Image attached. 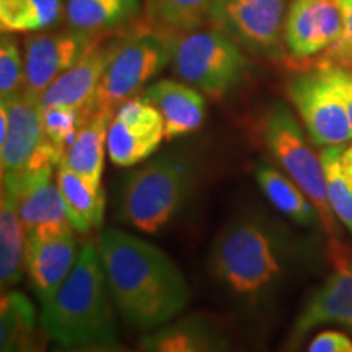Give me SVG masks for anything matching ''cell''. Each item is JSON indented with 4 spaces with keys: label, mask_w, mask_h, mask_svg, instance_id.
Instances as JSON below:
<instances>
[{
    "label": "cell",
    "mask_w": 352,
    "mask_h": 352,
    "mask_svg": "<svg viewBox=\"0 0 352 352\" xmlns=\"http://www.w3.org/2000/svg\"><path fill=\"white\" fill-rule=\"evenodd\" d=\"M98 253L114 308L131 328L148 333L186 310L189 285L164 250L109 227L101 232Z\"/></svg>",
    "instance_id": "obj_1"
},
{
    "label": "cell",
    "mask_w": 352,
    "mask_h": 352,
    "mask_svg": "<svg viewBox=\"0 0 352 352\" xmlns=\"http://www.w3.org/2000/svg\"><path fill=\"white\" fill-rule=\"evenodd\" d=\"M290 236L263 210L235 214L215 235L208 267L228 297L248 310L270 302L292 264Z\"/></svg>",
    "instance_id": "obj_2"
},
{
    "label": "cell",
    "mask_w": 352,
    "mask_h": 352,
    "mask_svg": "<svg viewBox=\"0 0 352 352\" xmlns=\"http://www.w3.org/2000/svg\"><path fill=\"white\" fill-rule=\"evenodd\" d=\"M114 310L98 245L87 241L54 298L41 307V328L60 347L116 342Z\"/></svg>",
    "instance_id": "obj_3"
},
{
    "label": "cell",
    "mask_w": 352,
    "mask_h": 352,
    "mask_svg": "<svg viewBox=\"0 0 352 352\" xmlns=\"http://www.w3.org/2000/svg\"><path fill=\"white\" fill-rule=\"evenodd\" d=\"M199 182L195 158L164 153L127 171L116 188L114 215L121 223L153 235L173 222Z\"/></svg>",
    "instance_id": "obj_4"
},
{
    "label": "cell",
    "mask_w": 352,
    "mask_h": 352,
    "mask_svg": "<svg viewBox=\"0 0 352 352\" xmlns=\"http://www.w3.org/2000/svg\"><path fill=\"white\" fill-rule=\"evenodd\" d=\"M263 139L276 164L314 202L321 226L336 245L338 217L329 204L321 155H316L310 147L305 132L287 104H272L263 124Z\"/></svg>",
    "instance_id": "obj_5"
},
{
    "label": "cell",
    "mask_w": 352,
    "mask_h": 352,
    "mask_svg": "<svg viewBox=\"0 0 352 352\" xmlns=\"http://www.w3.org/2000/svg\"><path fill=\"white\" fill-rule=\"evenodd\" d=\"M175 74L210 96H223L243 82L248 60L235 39L222 30H201L173 36Z\"/></svg>",
    "instance_id": "obj_6"
},
{
    "label": "cell",
    "mask_w": 352,
    "mask_h": 352,
    "mask_svg": "<svg viewBox=\"0 0 352 352\" xmlns=\"http://www.w3.org/2000/svg\"><path fill=\"white\" fill-rule=\"evenodd\" d=\"M173 57V36L162 32L127 36L101 78L98 90L87 109V121L95 113H116L157 77Z\"/></svg>",
    "instance_id": "obj_7"
},
{
    "label": "cell",
    "mask_w": 352,
    "mask_h": 352,
    "mask_svg": "<svg viewBox=\"0 0 352 352\" xmlns=\"http://www.w3.org/2000/svg\"><path fill=\"white\" fill-rule=\"evenodd\" d=\"M287 95L311 142L331 147L352 140V127L336 67L315 69L294 76Z\"/></svg>",
    "instance_id": "obj_8"
},
{
    "label": "cell",
    "mask_w": 352,
    "mask_h": 352,
    "mask_svg": "<svg viewBox=\"0 0 352 352\" xmlns=\"http://www.w3.org/2000/svg\"><path fill=\"white\" fill-rule=\"evenodd\" d=\"M284 16L285 0H219L210 19L250 51L279 57Z\"/></svg>",
    "instance_id": "obj_9"
},
{
    "label": "cell",
    "mask_w": 352,
    "mask_h": 352,
    "mask_svg": "<svg viewBox=\"0 0 352 352\" xmlns=\"http://www.w3.org/2000/svg\"><path fill=\"white\" fill-rule=\"evenodd\" d=\"M165 139L164 118L145 96L124 101L108 129V157L116 166L131 168L147 162Z\"/></svg>",
    "instance_id": "obj_10"
},
{
    "label": "cell",
    "mask_w": 352,
    "mask_h": 352,
    "mask_svg": "<svg viewBox=\"0 0 352 352\" xmlns=\"http://www.w3.org/2000/svg\"><path fill=\"white\" fill-rule=\"evenodd\" d=\"M100 38L101 33L76 28L26 38L23 91L41 98L47 87L94 50Z\"/></svg>",
    "instance_id": "obj_11"
},
{
    "label": "cell",
    "mask_w": 352,
    "mask_h": 352,
    "mask_svg": "<svg viewBox=\"0 0 352 352\" xmlns=\"http://www.w3.org/2000/svg\"><path fill=\"white\" fill-rule=\"evenodd\" d=\"M56 170L57 166L26 170L16 179H2V183H7L15 192L26 239L52 236L74 230L57 179H54Z\"/></svg>",
    "instance_id": "obj_12"
},
{
    "label": "cell",
    "mask_w": 352,
    "mask_h": 352,
    "mask_svg": "<svg viewBox=\"0 0 352 352\" xmlns=\"http://www.w3.org/2000/svg\"><path fill=\"white\" fill-rule=\"evenodd\" d=\"M342 13L336 0H292L284 21L289 56L307 60L323 54L341 36Z\"/></svg>",
    "instance_id": "obj_13"
},
{
    "label": "cell",
    "mask_w": 352,
    "mask_h": 352,
    "mask_svg": "<svg viewBox=\"0 0 352 352\" xmlns=\"http://www.w3.org/2000/svg\"><path fill=\"white\" fill-rule=\"evenodd\" d=\"M8 113L7 135L0 140L2 179H16L28 168L30 162L46 135L43 129L41 98L21 90L2 100Z\"/></svg>",
    "instance_id": "obj_14"
},
{
    "label": "cell",
    "mask_w": 352,
    "mask_h": 352,
    "mask_svg": "<svg viewBox=\"0 0 352 352\" xmlns=\"http://www.w3.org/2000/svg\"><path fill=\"white\" fill-rule=\"evenodd\" d=\"M127 36H116L96 44L78 63L57 77L41 96L43 107H69L80 109L87 122V109L111 60Z\"/></svg>",
    "instance_id": "obj_15"
},
{
    "label": "cell",
    "mask_w": 352,
    "mask_h": 352,
    "mask_svg": "<svg viewBox=\"0 0 352 352\" xmlns=\"http://www.w3.org/2000/svg\"><path fill=\"white\" fill-rule=\"evenodd\" d=\"M323 324L352 329V261L341 263L308 297L290 329L289 346L297 347L308 333Z\"/></svg>",
    "instance_id": "obj_16"
},
{
    "label": "cell",
    "mask_w": 352,
    "mask_h": 352,
    "mask_svg": "<svg viewBox=\"0 0 352 352\" xmlns=\"http://www.w3.org/2000/svg\"><path fill=\"white\" fill-rule=\"evenodd\" d=\"M78 248L74 230L52 236L26 239L25 267L41 307L47 305L77 261Z\"/></svg>",
    "instance_id": "obj_17"
},
{
    "label": "cell",
    "mask_w": 352,
    "mask_h": 352,
    "mask_svg": "<svg viewBox=\"0 0 352 352\" xmlns=\"http://www.w3.org/2000/svg\"><path fill=\"white\" fill-rule=\"evenodd\" d=\"M140 352H235L230 340L209 316L183 315L145 333Z\"/></svg>",
    "instance_id": "obj_18"
},
{
    "label": "cell",
    "mask_w": 352,
    "mask_h": 352,
    "mask_svg": "<svg viewBox=\"0 0 352 352\" xmlns=\"http://www.w3.org/2000/svg\"><path fill=\"white\" fill-rule=\"evenodd\" d=\"M144 96L160 111L165 124V139L188 135L206 120V100L189 83L158 80L144 90Z\"/></svg>",
    "instance_id": "obj_19"
},
{
    "label": "cell",
    "mask_w": 352,
    "mask_h": 352,
    "mask_svg": "<svg viewBox=\"0 0 352 352\" xmlns=\"http://www.w3.org/2000/svg\"><path fill=\"white\" fill-rule=\"evenodd\" d=\"M56 179L74 230L88 235L103 227L107 209L104 189L90 186L85 179L74 173L64 160L57 165Z\"/></svg>",
    "instance_id": "obj_20"
},
{
    "label": "cell",
    "mask_w": 352,
    "mask_h": 352,
    "mask_svg": "<svg viewBox=\"0 0 352 352\" xmlns=\"http://www.w3.org/2000/svg\"><path fill=\"white\" fill-rule=\"evenodd\" d=\"M254 179L272 208L300 227L314 228L321 223L315 204L285 173L266 162L254 166Z\"/></svg>",
    "instance_id": "obj_21"
},
{
    "label": "cell",
    "mask_w": 352,
    "mask_h": 352,
    "mask_svg": "<svg viewBox=\"0 0 352 352\" xmlns=\"http://www.w3.org/2000/svg\"><path fill=\"white\" fill-rule=\"evenodd\" d=\"M26 235L21 223L16 196L7 183H2L0 201V285L2 292L12 290L23 279Z\"/></svg>",
    "instance_id": "obj_22"
},
{
    "label": "cell",
    "mask_w": 352,
    "mask_h": 352,
    "mask_svg": "<svg viewBox=\"0 0 352 352\" xmlns=\"http://www.w3.org/2000/svg\"><path fill=\"white\" fill-rule=\"evenodd\" d=\"M113 114L95 113L78 131L63 160L74 173L94 188L101 186L104 170V152H108V129Z\"/></svg>",
    "instance_id": "obj_23"
},
{
    "label": "cell",
    "mask_w": 352,
    "mask_h": 352,
    "mask_svg": "<svg viewBox=\"0 0 352 352\" xmlns=\"http://www.w3.org/2000/svg\"><path fill=\"white\" fill-rule=\"evenodd\" d=\"M140 0H65L64 15L70 28L101 33L122 26L139 15Z\"/></svg>",
    "instance_id": "obj_24"
},
{
    "label": "cell",
    "mask_w": 352,
    "mask_h": 352,
    "mask_svg": "<svg viewBox=\"0 0 352 352\" xmlns=\"http://www.w3.org/2000/svg\"><path fill=\"white\" fill-rule=\"evenodd\" d=\"M219 0H145L147 20L170 36L195 32L210 19Z\"/></svg>",
    "instance_id": "obj_25"
},
{
    "label": "cell",
    "mask_w": 352,
    "mask_h": 352,
    "mask_svg": "<svg viewBox=\"0 0 352 352\" xmlns=\"http://www.w3.org/2000/svg\"><path fill=\"white\" fill-rule=\"evenodd\" d=\"M320 155L333 212L352 232V142L323 147Z\"/></svg>",
    "instance_id": "obj_26"
},
{
    "label": "cell",
    "mask_w": 352,
    "mask_h": 352,
    "mask_svg": "<svg viewBox=\"0 0 352 352\" xmlns=\"http://www.w3.org/2000/svg\"><path fill=\"white\" fill-rule=\"evenodd\" d=\"M63 15V0H0L3 33L43 32L56 25Z\"/></svg>",
    "instance_id": "obj_27"
},
{
    "label": "cell",
    "mask_w": 352,
    "mask_h": 352,
    "mask_svg": "<svg viewBox=\"0 0 352 352\" xmlns=\"http://www.w3.org/2000/svg\"><path fill=\"white\" fill-rule=\"evenodd\" d=\"M36 334V310L25 294L2 292L0 305V352H13Z\"/></svg>",
    "instance_id": "obj_28"
},
{
    "label": "cell",
    "mask_w": 352,
    "mask_h": 352,
    "mask_svg": "<svg viewBox=\"0 0 352 352\" xmlns=\"http://www.w3.org/2000/svg\"><path fill=\"white\" fill-rule=\"evenodd\" d=\"M83 124H85V118L80 109L69 107H43L44 135L63 157H65Z\"/></svg>",
    "instance_id": "obj_29"
},
{
    "label": "cell",
    "mask_w": 352,
    "mask_h": 352,
    "mask_svg": "<svg viewBox=\"0 0 352 352\" xmlns=\"http://www.w3.org/2000/svg\"><path fill=\"white\" fill-rule=\"evenodd\" d=\"M25 87V56L12 33L0 39V96L2 100L20 94Z\"/></svg>",
    "instance_id": "obj_30"
},
{
    "label": "cell",
    "mask_w": 352,
    "mask_h": 352,
    "mask_svg": "<svg viewBox=\"0 0 352 352\" xmlns=\"http://www.w3.org/2000/svg\"><path fill=\"white\" fill-rule=\"evenodd\" d=\"M342 13L341 36L315 60V69L340 67L352 65V0H336Z\"/></svg>",
    "instance_id": "obj_31"
},
{
    "label": "cell",
    "mask_w": 352,
    "mask_h": 352,
    "mask_svg": "<svg viewBox=\"0 0 352 352\" xmlns=\"http://www.w3.org/2000/svg\"><path fill=\"white\" fill-rule=\"evenodd\" d=\"M308 352H352V340L344 333L327 329L310 341Z\"/></svg>",
    "instance_id": "obj_32"
},
{
    "label": "cell",
    "mask_w": 352,
    "mask_h": 352,
    "mask_svg": "<svg viewBox=\"0 0 352 352\" xmlns=\"http://www.w3.org/2000/svg\"><path fill=\"white\" fill-rule=\"evenodd\" d=\"M52 352H135L129 347L121 346L116 342H100V344H90L82 347H56Z\"/></svg>",
    "instance_id": "obj_33"
},
{
    "label": "cell",
    "mask_w": 352,
    "mask_h": 352,
    "mask_svg": "<svg viewBox=\"0 0 352 352\" xmlns=\"http://www.w3.org/2000/svg\"><path fill=\"white\" fill-rule=\"evenodd\" d=\"M336 72H338V80H340L342 95H344L347 113H349V121L352 127V72L340 67H336Z\"/></svg>",
    "instance_id": "obj_34"
},
{
    "label": "cell",
    "mask_w": 352,
    "mask_h": 352,
    "mask_svg": "<svg viewBox=\"0 0 352 352\" xmlns=\"http://www.w3.org/2000/svg\"><path fill=\"white\" fill-rule=\"evenodd\" d=\"M13 352H46V344H44L43 338H39L36 333L30 340H26L23 344L16 347Z\"/></svg>",
    "instance_id": "obj_35"
}]
</instances>
